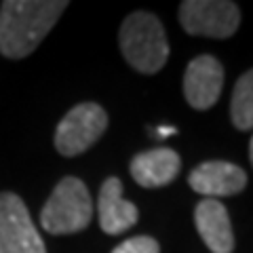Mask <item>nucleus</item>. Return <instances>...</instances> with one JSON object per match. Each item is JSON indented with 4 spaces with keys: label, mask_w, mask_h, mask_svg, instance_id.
<instances>
[{
    "label": "nucleus",
    "mask_w": 253,
    "mask_h": 253,
    "mask_svg": "<svg viewBox=\"0 0 253 253\" xmlns=\"http://www.w3.org/2000/svg\"><path fill=\"white\" fill-rule=\"evenodd\" d=\"M112 253H161V245L152 236H133L118 245Z\"/></svg>",
    "instance_id": "nucleus-13"
},
{
    "label": "nucleus",
    "mask_w": 253,
    "mask_h": 253,
    "mask_svg": "<svg viewBox=\"0 0 253 253\" xmlns=\"http://www.w3.org/2000/svg\"><path fill=\"white\" fill-rule=\"evenodd\" d=\"M175 129H173V126H161V129H158V135L161 137H167V135H175Z\"/></svg>",
    "instance_id": "nucleus-14"
},
{
    "label": "nucleus",
    "mask_w": 253,
    "mask_h": 253,
    "mask_svg": "<svg viewBox=\"0 0 253 253\" xmlns=\"http://www.w3.org/2000/svg\"><path fill=\"white\" fill-rule=\"evenodd\" d=\"M188 184L194 192L205 194L207 199L217 196H234L247 186V173L239 165L228 161L201 163L188 177Z\"/></svg>",
    "instance_id": "nucleus-8"
},
{
    "label": "nucleus",
    "mask_w": 253,
    "mask_h": 253,
    "mask_svg": "<svg viewBox=\"0 0 253 253\" xmlns=\"http://www.w3.org/2000/svg\"><path fill=\"white\" fill-rule=\"evenodd\" d=\"M0 253H46L26 203L13 192H0Z\"/></svg>",
    "instance_id": "nucleus-6"
},
{
    "label": "nucleus",
    "mask_w": 253,
    "mask_h": 253,
    "mask_svg": "<svg viewBox=\"0 0 253 253\" xmlns=\"http://www.w3.org/2000/svg\"><path fill=\"white\" fill-rule=\"evenodd\" d=\"M224 66L213 55H199L188 63L184 74V95L194 110H209L221 95Z\"/></svg>",
    "instance_id": "nucleus-7"
},
{
    "label": "nucleus",
    "mask_w": 253,
    "mask_h": 253,
    "mask_svg": "<svg viewBox=\"0 0 253 253\" xmlns=\"http://www.w3.org/2000/svg\"><path fill=\"white\" fill-rule=\"evenodd\" d=\"M121 51L141 74H156L169 59L165 28L152 13H131L121 26Z\"/></svg>",
    "instance_id": "nucleus-2"
},
{
    "label": "nucleus",
    "mask_w": 253,
    "mask_h": 253,
    "mask_svg": "<svg viewBox=\"0 0 253 253\" xmlns=\"http://www.w3.org/2000/svg\"><path fill=\"white\" fill-rule=\"evenodd\" d=\"M66 0H6L0 6V53L21 59L42 42L61 13Z\"/></svg>",
    "instance_id": "nucleus-1"
},
{
    "label": "nucleus",
    "mask_w": 253,
    "mask_h": 253,
    "mask_svg": "<svg viewBox=\"0 0 253 253\" xmlns=\"http://www.w3.org/2000/svg\"><path fill=\"white\" fill-rule=\"evenodd\" d=\"M194 224L211 253H232L234 234L228 209L215 199H203L194 209Z\"/></svg>",
    "instance_id": "nucleus-9"
},
{
    "label": "nucleus",
    "mask_w": 253,
    "mask_h": 253,
    "mask_svg": "<svg viewBox=\"0 0 253 253\" xmlns=\"http://www.w3.org/2000/svg\"><path fill=\"white\" fill-rule=\"evenodd\" d=\"M108 126L106 110L97 104H78L61 118L55 131V148L63 156L86 152L104 135Z\"/></svg>",
    "instance_id": "nucleus-4"
},
{
    "label": "nucleus",
    "mask_w": 253,
    "mask_h": 253,
    "mask_svg": "<svg viewBox=\"0 0 253 253\" xmlns=\"http://www.w3.org/2000/svg\"><path fill=\"white\" fill-rule=\"evenodd\" d=\"M179 23L192 36L228 38L239 30L241 11L228 0H184L179 4Z\"/></svg>",
    "instance_id": "nucleus-5"
},
{
    "label": "nucleus",
    "mask_w": 253,
    "mask_h": 253,
    "mask_svg": "<svg viewBox=\"0 0 253 253\" xmlns=\"http://www.w3.org/2000/svg\"><path fill=\"white\" fill-rule=\"evenodd\" d=\"M230 116L239 131L253 129V70L245 72L234 84Z\"/></svg>",
    "instance_id": "nucleus-12"
},
{
    "label": "nucleus",
    "mask_w": 253,
    "mask_h": 253,
    "mask_svg": "<svg viewBox=\"0 0 253 253\" xmlns=\"http://www.w3.org/2000/svg\"><path fill=\"white\" fill-rule=\"evenodd\" d=\"M249 156H251V165H253V135H251V144H249Z\"/></svg>",
    "instance_id": "nucleus-15"
},
{
    "label": "nucleus",
    "mask_w": 253,
    "mask_h": 253,
    "mask_svg": "<svg viewBox=\"0 0 253 253\" xmlns=\"http://www.w3.org/2000/svg\"><path fill=\"white\" fill-rule=\"evenodd\" d=\"M181 169V158L171 148H154L131 161V175L141 188H161L171 184Z\"/></svg>",
    "instance_id": "nucleus-11"
},
{
    "label": "nucleus",
    "mask_w": 253,
    "mask_h": 253,
    "mask_svg": "<svg viewBox=\"0 0 253 253\" xmlns=\"http://www.w3.org/2000/svg\"><path fill=\"white\" fill-rule=\"evenodd\" d=\"M99 226L106 234H123L137 224L139 211L133 203L123 199V184L118 177H108L99 190L97 201Z\"/></svg>",
    "instance_id": "nucleus-10"
},
{
    "label": "nucleus",
    "mask_w": 253,
    "mask_h": 253,
    "mask_svg": "<svg viewBox=\"0 0 253 253\" xmlns=\"http://www.w3.org/2000/svg\"><path fill=\"white\" fill-rule=\"evenodd\" d=\"M93 203L78 177H63L41 211V224L49 234H74L89 226Z\"/></svg>",
    "instance_id": "nucleus-3"
}]
</instances>
